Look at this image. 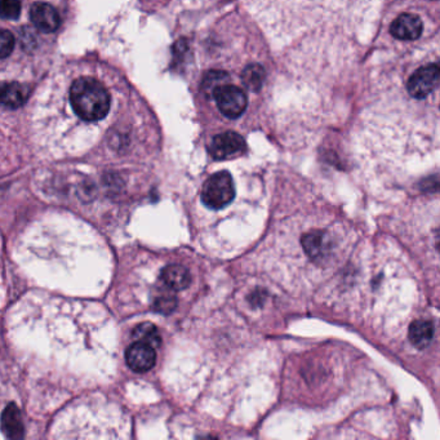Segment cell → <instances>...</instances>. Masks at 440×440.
I'll list each match as a JSON object with an SVG mask.
<instances>
[{
    "instance_id": "obj_1",
    "label": "cell",
    "mask_w": 440,
    "mask_h": 440,
    "mask_svg": "<svg viewBox=\"0 0 440 440\" xmlns=\"http://www.w3.org/2000/svg\"><path fill=\"white\" fill-rule=\"evenodd\" d=\"M369 0H279L258 14L266 26L285 35L309 31L312 27L349 25L364 14Z\"/></svg>"
},
{
    "instance_id": "obj_2",
    "label": "cell",
    "mask_w": 440,
    "mask_h": 440,
    "mask_svg": "<svg viewBox=\"0 0 440 440\" xmlns=\"http://www.w3.org/2000/svg\"><path fill=\"white\" fill-rule=\"evenodd\" d=\"M68 102L75 116L83 122H101L111 110L108 88L93 76L75 79L68 89Z\"/></svg>"
},
{
    "instance_id": "obj_3",
    "label": "cell",
    "mask_w": 440,
    "mask_h": 440,
    "mask_svg": "<svg viewBox=\"0 0 440 440\" xmlns=\"http://www.w3.org/2000/svg\"><path fill=\"white\" fill-rule=\"evenodd\" d=\"M235 197V186L229 172L220 170L210 176L202 189V202L210 210H222Z\"/></svg>"
},
{
    "instance_id": "obj_4",
    "label": "cell",
    "mask_w": 440,
    "mask_h": 440,
    "mask_svg": "<svg viewBox=\"0 0 440 440\" xmlns=\"http://www.w3.org/2000/svg\"><path fill=\"white\" fill-rule=\"evenodd\" d=\"M213 97L218 110L229 119H235L247 108L248 98L242 88L237 86H218L213 89Z\"/></svg>"
},
{
    "instance_id": "obj_5",
    "label": "cell",
    "mask_w": 440,
    "mask_h": 440,
    "mask_svg": "<svg viewBox=\"0 0 440 440\" xmlns=\"http://www.w3.org/2000/svg\"><path fill=\"white\" fill-rule=\"evenodd\" d=\"M439 65L429 63L409 76L406 83L408 93L414 98H425L431 95L439 84Z\"/></svg>"
},
{
    "instance_id": "obj_6",
    "label": "cell",
    "mask_w": 440,
    "mask_h": 440,
    "mask_svg": "<svg viewBox=\"0 0 440 440\" xmlns=\"http://www.w3.org/2000/svg\"><path fill=\"white\" fill-rule=\"evenodd\" d=\"M245 148L243 137L235 132H225L213 137L210 146V154L217 160L229 159L242 154Z\"/></svg>"
},
{
    "instance_id": "obj_7",
    "label": "cell",
    "mask_w": 440,
    "mask_h": 440,
    "mask_svg": "<svg viewBox=\"0 0 440 440\" xmlns=\"http://www.w3.org/2000/svg\"><path fill=\"white\" fill-rule=\"evenodd\" d=\"M126 360L132 371L138 373L148 372L155 366V347L141 341H137L129 346L128 350L126 352Z\"/></svg>"
},
{
    "instance_id": "obj_8",
    "label": "cell",
    "mask_w": 440,
    "mask_h": 440,
    "mask_svg": "<svg viewBox=\"0 0 440 440\" xmlns=\"http://www.w3.org/2000/svg\"><path fill=\"white\" fill-rule=\"evenodd\" d=\"M30 19L35 27L43 33H54L61 25L60 14L47 3H35L30 9Z\"/></svg>"
},
{
    "instance_id": "obj_9",
    "label": "cell",
    "mask_w": 440,
    "mask_h": 440,
    "mask_svg": "<svg viewBox=\"0 0 440 440\" xmlns=\"http://www.w3.org/2000/svg\"><path fill=\"white\" fill-rule=\"evenodd\" d=\"M394 38L399 41H414L422 33V21L419 16L412 14H400L390 27Z\"/></svg>"
},
{
    "instance_id": "obj_10",
    "label": "cell",
    "mask_w": 440,
    "mask_h": 440,
    "mask_svg": "<svg viewBox=\"0 0 440 440\" xmlns=\"http://www.w3.org/2000/svg\"><path fill=\"white\" fill-rule=\"evenodd\" d=\"M1 430L9 439H21L25 435V429L22 424L20 409L16 404L9 406L3 411L1 414Z\"/></svg>"
},
{
    "instance_id": "obj_11",
    "label": "cell",
    "mask_w": 440,
    "mask_h": 440,
    "mask_svg": "<svg viewBox=\"0 0 440 440\" xmlns=\"http://www.w3.org/2000/svg\"><path fill=\"white\" fill-rule=\"evenodd\" d=\"M27 89L20 83L0 81V105L7 108H17L26 101Z\"/></svg>"
},
{
    "instance_id": "obj_12",
    "label": "cell",
    "mask_w": 440,
    "mask_h": 440,
    "mask_svg": "<svg viewBox=\"0 0 440 440\" xmlns=\"http://www.w3.org/2000/svg\"><path fill=\"white\" fill-rule=\"evenodd\" d=\"M162 280L164 285L173 291L186 290L191 283L190 271L183 265H168L162 271Z\"/></svg>"
},
{
    "instance_id": "obj_13",
    "label": "cell",
    "mask_w": 440,
    "mask_h": 440,
    "mask_svg": "<svg viewBox=\"0 0 440 440\" xmlns=\"http://www.w3.org/2000/svg\"><path fill=\"white\" fill-rule=\"evenodd\" d=\"M435 328L431 322L429 320H416L409 325L408 337L411 344L417 349H426L427 346L433 341Z\"/></svg>"
},
{
    "instance_id": "obj_14",
    "label": "cell",
    "mask_w": 440,
    "mask_h": 440,
    "mask_svg": "<svg viewBox=\"0 0 440 440\" xmlns=\"http://www.w3.org/2000/svg\"><path fill=\"white\" fill-rule=\"evenodd\" d=\"M302 248L309 257L312 260H320L324 258L329 251V243L325 234L314 231L302 237Z\"/></svg>"
},
{
    "instance_id": "obj_15",
    "label": "cell",
    "mask_w": 440,
    "mask_h": 440,
    "mask_svg": "<svg viewBox=\"0 0 440 440\" xmlns=\"http://www.w3.org/2000/svg\"><path fill=\"white\" fill-rule=\"evenodd\" d=\"M244 86L252 92H258L262 88L265 81V68L258 63H252L244 68L242 74Z\"/></svg>"
},
{
    "instance_id": "obj_16",
    "label": "cell",
    "mask_w": 440,
    "mask_h": 440,
    "mask_svg": "<svg viewBox=\"0 0 440 440\" xmlns=\"http://www.w3.org/2000/svg\"><path fill=\"white\" fill-rule=\"evenodd\" d=\"M133 337L137 341H141L145 344H149L153 347H159L162 344V337L159 334V331L153 323H143L137 325L133 331Z\"/></svg>"
},
{
    "instance_id": "obj_17",
    "label": "cell",
    "mask_w": 440,
    "mask_h": 440,
    "mask_svg": "<svg viewBox=\"0 0 440 440\" xmlns=\"http://www.w3.org/2000/svg\"><path fill=\"white\" fill-rule=\"evenodd\" d=\"M20 14V0H0V17L1 19L17 20Z\"/></svg>"
},
{
    "instance_id": "obj_18",
    "label": "cell",
    "mask_w": 440,
    "mask_h": 440,
    "mask_svg": "<svg viewBox=\"0 0 440 440\" xmlns=\"http://www.w3.org/2000/svg\"><path fill=\"white\" fill-rule=\"evenodd\" d=\"M177 307V298L172 295H164L155 300L154 302V309L156 312L164 314V315H168L172 312H175V309Z\"/></svg>"
},
{
    "instance_id": "obj_19",
    "label": "cell",
    "mask_w": 440,
    "mask_h": 440,
    "mask_svg": "<svg viewBox=\"0 0 440 440\" xmlns=\"http://www.w3.org/2000/svg\"><path fill=\"white\" fill-rule=\"evenodd\" d=\"M14 48V36L8 30H0V60L12 53Z\"/></svg>"
}]
</instances>
